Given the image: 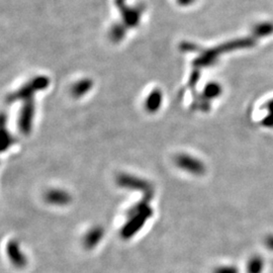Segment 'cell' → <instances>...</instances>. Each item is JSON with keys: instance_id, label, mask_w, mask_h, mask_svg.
I'll return each mask as SVG.
<instances>
[{"instance_id": "7", "label": "cell", "mask_w": 273, "mask_h": 273, "mask_svg": "<svg viewBox=\"0 0 273 273\" xmlns=\"http://www.w3.org/2000/svg\"><path fill=\"white\" fill-rule=\"evenodd\" d=\"M91 87H92V82H90L89 80H82L73 86L71 92L73 96L81 97L85 95L91 89Z\"/></svg>"}, {"instance_id": "6", "label": "cell", "mask_w": 273, "mask_h": 273, "mask_svg": "<svg viewBox=\"0 0 273 273\" xmlns=\"http://www.w3.org/2000/svg\"><path fill=\"white\" fill-rule=\"evenodd\" d=\"M104 229L101 227H94L85 235L84 237V246L87 249H93L104 237Z\"/></svg>"}, {"instance_id": "4", "label": "cell", "mask_w": 273, "mask_h": 273, "mask_svg": "<svg viewBox=\"0 0 273 273\" xmlns=\"http://www.w3.org/2000/svg\"><path fill=\"white\" fill-rule=\"evenodd\" d=\"M45 199L51 204L65 206L71 201V196L62 189H51L45 194Z\"/></svg>"}, {"instance_id": "1", "label": "cell", "mask_w": 273, "mask_h": 273, "mask_svg": "<svg viewBox=\"0 0 273 273\" xmlns=\"http://www.w3.org/2000/svg\"><path fill=\"white\" fill-rule=\"evenodd\" d=\"M48 83H49L48 79L39 78V79L32 81L31 83H29L27 86L22 87L21 89H19L15 93H11L7 97V103L13 104V103H16L17 100L27 101V100L31 99V97L33 95V92L46 88L48 86Z\"/></svg>"}, {"instance_id": "8", "label": "cell", "mask_w": 273, "mask_h": 273, "mask_svg": "<svg viewBox=\"0 0 273 273\" xmlns=\"http://www.w3.org/2000/svg\"><path fill=\"white\" fill-rule=\"evenodd\" d=\"M159 101H160V97H159V94L158 93H153L148 101H147V109L149 111H155V109H157L158 105H159Z\"/></svg>"}, {"instance_id": "5", "label": "cell", "mask_w": 273, "mask_h": 273, "mask_svg": "<svg viewBox=\"0 0 273 273\" xmlns=\"http://www.w3.org/2000/svg\"><path fill=\"white\" fill-rule=\"evenodd\" d=\"M13 144V138L6 129V115L0 114V152L6 151Z\"/></svg>"}, {"instance_id": "3", "label": "cell", "mask_w": 273, "mask_h": 273, "mask_svg": "<svg viewBox=\"0 0 273 273\" xmlns=\"http://www.w3.org/2000/svg\"><path fill=\"white\" fill-rule=\"evenodd\" d=\"M6 252H7V256L9 260L15 267L22 268L26 265L27 260L25 256L23 255V253L21 252L19 248V244L15 240L8 242L7 247H6Z\"/></svg>"}, {"instance_id": "2", "label": "cell", "mask_w": 273, "mask_h": 273, "mask_svg": "<svg viewBox=\"0 0 273 273\" xmlns=\"http://www.w3.org/2000/svg\"><path fill=\"white\" fill-rule=\"evenodd\" d=\"M35 116V103L32 99L24 101V105L20 111L19 119H18V127L19 130L24 134L27 135L32 126Z\"/></svg>"}]
</instances>
